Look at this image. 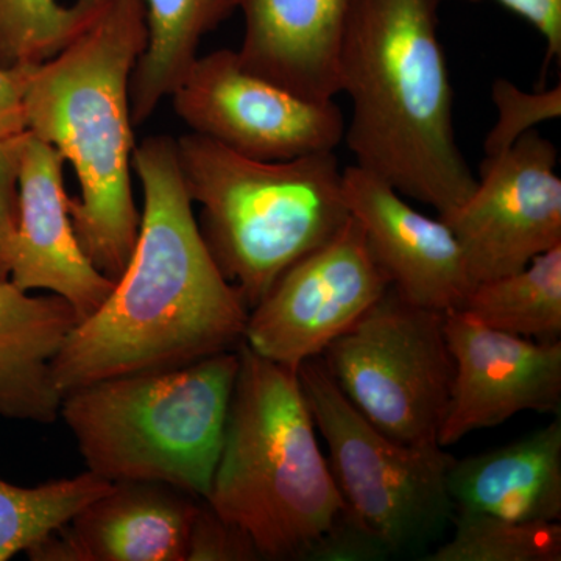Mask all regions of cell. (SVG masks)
<instances>
[{
    "instance_id": "1",
    "label": "cell",
    "mask_w": 561,
    "mask_h": 561,
    "mask_svg": "<svg viewBox=\"0 0 561 561\" xmlns=\"http://www.w3.org/2000/svg\"><path fill=\"white\" fill-rule=\"evenodd\" d=\"M133 171L144 197L138 241L106 300L76 324L51 362L61 394L113 376L180 367L243 342L250 309L203 241L175 138L144 139Z\"/></svg>"
},
{
    "instance_id": "2",
    "label": "cell",
    "mask_w": 561,
    "mask_h": 561,
    "mask_svg": "<svg viewBox=\"0 0 561 561\" xmlns=\"http://www.w3.org/2000/svg\"><path fill=\"white\" fill-rule=\"evenodd\" d=\"M440 2L350 0L339 81L351 101L343 140L356 165L445 217L470 197L478 179L454 128Z\"/></svg>"
},
{
    "instance_id": "3",
    "label": "cell",
    "mask_w": 561,
    "mask_h": 561,
    "mask_svg": "<svg viewBox=\"0 0 561 561\" xmlns=\"http://www.w3.org/2000/svg\"><path fill=\"white\" fill-rule=\"evenodd\" d=\"M149 38L144 0H103L49 60L33 66L25 127L72 165L80 197L69 214L81 250L116 280L138 241L133 194L130 81Z\"/></svg>"
},
{
    "instance_id": "4",
    "label": "cell",
    "mask_w": 561,
    "mask_h": 561,
    "mask_svg": "<svg viewBox=\"0 0 561 561\" xmlns=\"http://www.w3.org/2000/svg\"><path fill=\"white\" fill-rule=\"evenodd\" d=\"M239 371L206 504L261 560L313 561L346 512L298 373L238 346Z\"/></svg>"
},
{
    "instance_id": "5",
    "label": "cell",
    "mask_w": 561,
    "mask_h": 561,
    "mask_svg": "<svg viewBox=\"0 0 561 561\" xmlns=\"http://www.w3.org/2000/svg\"><path fill=\"white\" fill-rule=\"evenodd\" d=\"M175 147L187 195L201 206L203 241L250 311L350 219L334 151L261 161L192 131Z\"/></svg>"
},
{
    "instance_id": "6",
    "label": "cell",
    "mask_w": 561,
    "mask_h": 561,
    "mask_svg": "<svg viewBox=\"0 0 561 561\" xmlns=\"http://www.w3.org/2000/svg\"><path fill=\"white\" fill-rule=\"evenodd\" d=\"M238 350L127 373L62 394L60 416L88 471L111 483L160 482L205 501L219 461Z\"/></svg>"
},
{
    "instance_id": "7",
    "label": "cell",
    "mask_w": 561,
    "mask_h": 561,
    "mask_svg": "<svg viewBox=\"0 0 561 561\" xmlns=\"http://www.w3.org/2000/svg\"><path fill=\"white\" fill-rule=\"evenodd\" d=\"M297 373L350 511L382 541L391 559L423 561L453 527L448 472L456 457L438 445L394 440L373 426L339 390L320 356Z\"/></svg>"
},
{
    "instance_id": "8",
    "label": "cell",
    "mask_w": 561,
    "mask_h": 561,
    "mask_svg": "<svg viewBox=\"0 0 561 561\" xmlns=\"http://www.w3.org/2000/svg\"><path fill=\"white\" fill-rule=\"evenodd\" d=\"M320 357L373 426L408 445H438L454 379L445 313L390 286Z\"/></svg>"
},
{
    "instance_id": "9",
    "label": "cell",
    "mask_w": 561,
    "mask_h": 561,
    "mask_svg": "<svg viewBox=\"0 0 561 561\" xmlns=\"http://www.w3.org/2000/svg\"><path fill=\"white\" fill-rule=\"evenodd\" d=\"M171 99L192 133L253 160L334 151L345 139L346 121L334 101H308L254 76L236 50L198 55Z\"/></svg>"
},
{
    "instance_id": "10",
    "label": "cell",
    "mask_w": 561,
    "mask_h": 561,
    "mask_svg": "<svg viewBox=\"0 0 561 561\" xmlns=\"http://www.w3.org/2000/svg\"><path fill=\"white\" fill-rule=\"evenodd\" d=\"M359 221L290 265L249 312L243 343L298 371L348 331L389 289Z\"/></svg>"
},
{
    "instance_id": "11",
    "label": "cell",
    "mask_w": 561,
    "mask_h": 561,
    "mask_svg": "<svg viewBox=\"0 0 561 561\" xmlns=\"http://www.w3.org/2000/svg\"><path fill=\"white\" fill-rule=\"evenodd\" d=\"M559 153L531 130L500 157L482 162L476 190L446 221L461 251L472 286L526 267L561 245Z\"/></svg>"
},
{
    "instance_id": "12",
    "label": "cell",
    "mask_w": 561,
    "mask_h": 561,
    "mask_svg": "<svg viewBox=\"0 0 561 561\" xmlns=\"http://www.w3.org/2000/svg\"><path fill=\"white\" fill-rule=\"evenodd\" d=\"M454 357L448 408L438 432L442 448L516 413L561 409V342L540 343L485 327L470 313H445Z\"/></svg>"
},
{
    "instance_id": "13",
    "label": "cell",
    "mask_w": 561,
    "mask_h": 561,
    "mask_svg": "<svg viewBox=\"0 0 561 561\" xmlns=\"http://www.w3.org/2000/svg\"><path fill=\"white\" fill-rule=\"evenodd\" d=\"M343 194L390 286L430 311H460L474 286L446 221L424 216L386 180L356 164L343 169Z\"/></svg>"
},
{
    "instance_id": "14",
    "label": "cell",
    "mask_w": 561,
    "mask_h": 561,
    "mask_svg": "<svg viewBox=\"0 0 561 561\" xmlns=\"http://www.w3.org/2000/svg\"><path fill=\"white\" fill-rule=\"evenodd\" d=\"M65 158L25 131L20 161V221L7 260V279L22 290L65 298L79 316H91L114 287L81 250L65 190Z\"/></svg>"
},
{
    "instance_id": "15",
    "label": "cell",
    "mask_w": 561,
    "mask_h": 561,
    "mask_svg": "<svg viewBox=\"0 0 561 561\" xmlns=\"http://www.w3.org/2000/svg\"><path fill=\"white\" fill-rule=\"evenodd\" d=\"M201 504L165 483L114 482L25 553L33 561H186Z\"/></svg>"
},
{
    "instance_id": "16",
    "label": "cell",
    "mask_w": 561,
    "mask_h": 561,
    "mask_svg": "<svg viewBox=\"0 0 561 561\" xmlns=\"http://www.w3.org/2000/svg\"><path fill=\"white\" fill-rule=\"evenodd\" d=\"M238 9L243 68L308 101H334L350 0H239Z\"/></svg>"
},
{
    "instance_id": "17",
    "label": "cell",
    "mask_w": 561,
    "mask_h": 561,
    "mask_svg": "<svg viewBox=\"0 0 561 561\" xmlns=\"http://www.w3.org/2000/svg\"><path fill=\"white\" fill-rule=\"evenodd\" d=\"M448 490L456 513H482L513 522H560V413L511 445L454 459Z\"/></svg>"
},
{
    "instance_id": "18",
    "label": "cell",
    "mask_w": 561,
    "mask_h": 561,
    "mask_svg": "<svg viewBox=\"0 0 561 561\" xmlns=\"http://www.w3.org/2000/svg\"><path fill=\"white\" fill-rule=\"evenodd\" d=\"M77 323L65 298L0 280V416L39 424L60 416L51 362Z\"/></svg>"
},
{
    "instance_id": "19",
    "label": "cell",
    "mask_w": 561,
    "mask_h": 561,
    "mask_svg": "<svg viewBox=\"0 0 561 561\" xmlns=\"http://www.w3.org/2000/svg\"><path fill=\"white\" fill-rule=\"evenodd\" d=\"M239 0H144L147 46L133 70L130 108L133 127L146 124L165 98H171L197 60L208 33L238 10Z\"/></svg>"
},
{
    "instance_id": "20",
    "label": "cell",
    "mask_w": 561,
    "mask_h": 561,
    "mask_svg": "<svg viewBox=\"0 0 561 561\" xmlns=\"http://www.w3.org/2000/svg\"><path fill=\"white\" fill-rule=\"evenodd\" d=\"M460 311L493 330L540 343L561 337V245L518 272L476 284Z\"/></svg>"
},
{
    "instance_id": "21",
    "label": "cell",
    "mask_w": 561,
    "mask_h": 561,
    "mask_svg": "<svg viewBox=\"0 0 561 561\" xmlns=\"http://www.w3.org/2000/svg\"><path fill=\"white\" fill-rule=\"evenodd\" d=\"M111 482L94 472L24 489L0 479V561L27 552L62 529Z\"/></svg>"
},
{
    "instance_id": "22",
    "label": "cell",
    "mask_w": 561,
    "mask_h": 561,
    "mask_svg": "<svg viewBox=\"0 0 561 561\" xmlns=\"http://www.w3.org/2000/svg\"><path fill=\"white\" fill-rule=\"evenodd\" d=\"M453 534L423 561H560L561 526L456 513Z\"/></svg>"
},
{
    "instance_id": "23",
    "label": "cell",
    "mask_w": 561,
    "mask_h": 561,
    "mask_svg": "<svg viewBox=\"0 0 561 561\" xmlns=\"http://www.w3.org/2000/svg\"><path fill=\"white\" fill-rule=\"evenodd\" d=\"M103 0H0V68L36 66L58 54Z\"/></svg>"
},
{
    "instance_id": "24",
    "label": "cell",
    "mask_w": 561,
    "mask_h": 561,
    "mask_svg": "<svg viewBox=\"0 0 561 561\" xmlns=\"http://www.w3.org/2000/svg\"><path fill=\"white\" fill-rule=\"evenodd\" d=\"M491 99L497 110V121L483 142L486 160L500 157L526 133L542 122L561 117V87L551 90L524 91L507 79L494 80Z\"/></svg>"
},
{
    "instance_id": "25",
    "label": "cell",
    "mask_w": 561,
    "mask_h": 561,
    "mask_svg": "<svg viewBox=\"0 0 561 561\" xmlns=\"http://www.w3.org/2000/svg\"><path fill=\"white\" fill-rule=\"evenodd\" d=\"M256 560H261L260 552L249 535L202 501L192 522L186 561Z\"/></svg>"
},
{
    "instance_id": "26",
    "label": "cell",
    "mask_w": 561,
    "mask_h": 561,
    "mask_svg": "<svg viewBox=\"0 0 561 561\" xmlns=\"http://www.w3.org/2000/svg\"><path fill=\"white\" fill-rule=\"evenodd\" d=\"M382 541L346 508L330 535L321 542L313 561H383L390 560Z\"/></svg>"
},
{
    "instance_id": "27",
    "label": "cell",
    "mask_w": 561,
    "mask_h": 561,
    "mask_svg": "<svg viewBox=\"0 0 561 561\" xmlns=\"http://www.w3.org/2000/svg\"><path fill=\"white\" fill-rule=\"evenodd\" d=\"M22 136L0 139V280L7 279V260L20 221V161Z\"/></svg>"
},
{
    "instance_id": "28",
    "label": "cell",
    "mask_w": 561,
    "mask_h": 561,
    "mask_svg": "<svg viewBox=\"0 0 561 561\" xmlns=\"http://www.w3.org/2000/svg\"><path fill=\"white\" fill-rule=\"evenodd\" d=\"M481 2V0H467ZM502 7L513 11L529 22L540 33L546 43V61L561 58V0H496Z\"/></svg>"
},
{
    "instance_id": "29",
    "label": "cell",
    "mask_w": 561,
    "mask_h": 561,
    "mask_svg": "<svg viewBox=\"0 0 561 561\" xmlns=\"http://www.w3.org/2000/svg\"><path fill=\"white\" fill-rule=\"evenodd\" d=\"M32 68H0V139L18 138L27 131L24 91Z\"/></svg>"
}]
</instances>
